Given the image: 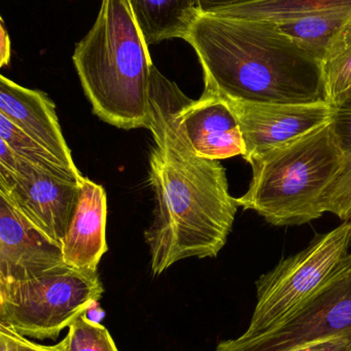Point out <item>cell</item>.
I'll return each instance as SVG.
<instances>
[{
	"label": "cell",
	"instance_id": "1",
	"mask_svg": "<svg viewBox=\"0 0 351 351\" xmlns=\"http://www.w3.org/2000/svg\"><path fill=\"white\" fill-rule=\"evenodd\" d=\"M154 147L150 156L154 220L146 232L154 276L188 258H216L232 230L239 206L220 160L194 154L177 112L188 97L155 66L150 74Z\"/></svg>",
	"mask_w": 351,
	"mask_h": 351
},
{
	"label": "cell",
	"instance_id": "2",
	"mask_svg": "<svg viewBox=\"0 0 351 351\" xmlns=\"http://www.w3.org/2000/svg\"><path fill=\"white\" fill-rule=\"evenodd\" d=\"M185 40L201 64L205 93L261 104L328 102L323 63L275 23L200 14Z\"/></svg>",
	"mask_w": 351,
	"mask_h": 351
},
{
	"label": "cell",
	"instance_id": "3",
	"mask_svg": "<svg viewBox=\"0 0 351 351\" xmlns=\"http://www.w3.org/2000/svg\"><path fill=\"white\" fill-rule=\"evenodd\" d=\"M93 112L123 130L152 123L148 45L128 0H102L96 21L72 56Z\"/></svg>",
	"mask_w": 351,
	"mask_h": 351
},
{
	"label": "cell",
	"instance_id": "4",
	"mask_svg": "<svg viewBox=\"0 0 351 351\" xmlns=\"http://www.w3.org/2000/svg\"><path fill=\"white\" fill-rule=\"evenodd\" d=\"M344 158L328 123L253 160L249 189L237 204L274 226L317 220L325 214L321 197L341 171Z\"/></svg>",
	"mask_w": 351,
	"mask_h": 351
},
{
	"label": "cell",
	"instance_id": "5",
	"mask_svg": "<svg viewBox=\"0 0 351 351\" xmlns=\"http://www.w3.org/2000/svg\"><path fill=\"white\" fill-rule=\"evenodd\" d=\"M103 292L98 271L67 264L24 280L0 282V323L25 337L56 340Z\"/></svg>",
	"mask_w": 351,
	"mask_h": 351
},
{
	"label": "cell",
	"instance_id": "6",
	"mask_svg": "<svg viewBox=\"0 0 351 351\" xmlns=\"http://www.w3.org/2000/svg\"><path fill=\"white\" fill-rule=\"evenodd\" d=\"M351 245V224L315 235L308 247L282 260L256 282L257 305L242 337L261 335L290 317L327 282Z\"/></svg>",
	"mask_w": 351,
	"mask_h": 351
},
{
	"label": "cell",
	"instance_id": "7",
	"mask_svg": "<svg viewBox=\"0 0 351 351\" xmlns=\"http://www.w3.org/2000/svg\"><path fill=\"white\" fill-rule=\"evenodd\" d=\"M351 333V253L290 317L261 335L226 340L216 351H290Z\"/></svg>",
	"mask_w": 351,
	"mask_h": 351
},
{
	"label": "cell",
	"instance_id": "8",
	"mask_svg": "<svg viewBox=\"0 0 351 351\" xmlns=\"http://www.w3.org/2000/svg\"><path fill=\"white\" fill-rule=\"evenodd\" d=\"M0 193L62 247L80 196V182L39 168L0 139Z\"/></svg>",
	"mask_w": 351,
	"mask_h": 351
},
{
	"label": "cell",
	"instance_id": "9",
	"mask_svg": "<svg viewBox=\"0 0 351 351\" xmlns=\"http://www.w3.org/2000/svg\"><path fill=\"white\" fill-rule=\"evenodd\" d=\"M227 100V99H225ZM242 135L243 160L249 165L271 150L291 143L331 123L334 106L313 104H261L227 100Z\"/></svg>",
	"mask_w": 351,
	"mask_h": 351
},
{
	"label": "cell",
	"instance_id": "10",
	"mask_svg": "<svg viewBox=\"0 0 351 351\" xmlns=\"http://www.w3.org/2000/svg\"><path fill=\"white\" fill-rule=\"evenodd\" d=\"M62 264L61 247L0 193V282L24 280Z\"/></svg>",
	"mask_w": 351,
	"mask_h": 351
},
{
	"label": "cell",
	"instance_id": "11",
	"mask_svg": "<svg viewBox=\"0 0 351 351\" xmlns=\"http://www.w3.org/2000/svg\"><path fill=\"white\" fill-rule=\"evenodd\" d=\"M177 121L199 158L222 160L245 154L238 119L224 98L205 92L198 100L188 98L177 112Z\"/></svg>",
	"mask_w": 351,
	"mask_h": 351
},
{
	"label": "cell",
	"instance_id": "12",
	"mask_svg": "<svg viewBox=\"0 0 351 351\" xmlns=\"http://www.w3.org/2000/svg\"><path fill=\"white\" fill-rule=\"evenodd\" d=\"M0 113L52 152L62 164L82 176L62 133L53 101L45 93L30 90L0 76Z\"/></svg>",
	"mask_w": 351,
	"mask_h": 351
},
{
	"label": "cell",
	"instance_id": "13",
	"mask_svg": "<svg viewBox=\"0 0 351 351\" xmlns=\"http://www.w3.org/2000/svg\"><path fill=\"white\" fill-rule=\"evenodd\" d=\"M107 198L104 188L84 177L73 216L62 241L65 264L86 271H98L109 251L106 241Z\"/></svg>",
	"mask_w": 351,
	"mask_h": 351
},
{
	"label": "cell",
	"instance_id": "14",
	"mask_svg": "<svg viewBox=\"0 0 351 351\" xmlns=\"http://www.w3.org/2000/svg\"><path fill=\"white\" fill-rule=\"evenodd\" d=\"M134 19L148 45L185 40L199 16L194 0H128Z\"/></svg>",
	"mask_w": 351,
	"mask_h": 351
},
{
	"label": "cell",
	"instance_id": "15",
	"mask_svg": "<svg viewBox=\"0 0 351 351\" xmlns=\"http://www.w3.org/2000/svg\"><path fill=\"white\" fill-rule=\"evenodd\" d=\"M350 23L351 8H346L278 25L303 51L323 63L334 39Z\"/></svg>",
	"mask_w": 351,
	"mask_h": 351
},
{
	"label": "cell",
	"instance_id": "16",
	"mask_svg": "<svg viewBox=\"0 0 351 351\" xmlns=\"http://www.w3.org/2000/svg\"><path fill=\"white\" fill-rule=\"evenodd\" d=\"M346 8H351V0H258L214 14L280 24Z\"/></svg>",
	"mask_w": 351,
	"mask_h": 351
},
{
	"label": "cell",
	"instance_id": "17",
	"mask_svg": "<svg viewBox=\"0 0 351 351\" xmlns=\"http://www.w3.org/2000/svg\"><path fill=\"white\" fill-rule=\"evenodd\" d=\"M327 101L336 107L351 84V23L337 35L323 61Z\"/></svg>",
	"mask_w": 351,
	"mask_h": 351
},
{
	"label": "cell",
	"instance_id": "18",
	"mask_svg": "<svg viewBox=\"0 0 351 351\" xmlns=\"http://www.w3.org/2000/svg\"><path fill=\"white\" fill-rule=\"evenodd\" d=\"M0 139L6 142V144L10 146L16 154L47 172L53 173L60 177L68 178L76 182L82 181L84 178V176L74 174L72 171L66 168L61 160L56 158L49 150L29 137L1 113H0Z\"/></svg>",
	"mask_w": 351,
	"mask_h": 351
},
{
	"label": "cell",
	"instance_id": "19",
	"mask_svg": "<svg viewBox=\"0 0 351 351\" xmlns=\"http://www.w3.org/2000/svg\"><path fill=\"white\" fill-rule=\"evenodd\" d=\"M66 351H119L109 330L82 313L71 325L61 341Z\"/></svg>",
	"mask_w": 351,
	"mask_h": 351
},
{
	"label": "cell",
	"instance_id": "20",
	"mask_svg": "<svg viewBox=\"0 0 351 351\" xmlns=\"http://www.w3.org/2000/svg\"><path fill=\"white\" fill-rule=\"evenodd\" d=\"M321 208L351 224V156H346L341 171L324 193Z\"/></svg>",
	"mask_w": 351,
	"mask_h": 351
},
{
	"label": "cell",
	"instance_id": "21",
	"mask_svg": "<svg viewBox=\"0 0 351 351\" xmlns=\"http://www.w3.org/2000/svg\"><path fill=\"white\" fill-rule=\"evenodd\" d=\"M332 131L346 156H351V97L334 107Z\"/></svg>",
	"mask_w": 351,
	"mask_h": 351
},
{
	"label": "cell",
	"instance_id": "22",
	"mask_svg": "<svg viewBox=\"0 0 351 351\" xmlns=\"http://www.w3.org/2000/svg\"><path fill=\"white\" fill-rule=\"evenodd\" d=\"M290 351H351V333Z\"/></svg>",
	"mask_w": 351,
	"mask_h": 351
},
{
	"label": "cell",
	"instance_id": "23",
	"mask_svg": "<svg viewBox=\"0 0 351 351\" xmlns=\"http://www.w3.org/2000/svg\"><path fill=\"white\" fill-rule=\"evenodd\" d=\"M258 0H194L199 14H214L218 12Z\"/></svg>",
	"mask_w": 351,
	"mask_h": 351
},
{
	"label": "cell",
	"instance_id": "24",
	"mask_svg": "<svg viewBox=\"0 0 351 351\" xmlns=\"http://www.w3.org/2000/svg\"><path fill=\"white\" fill-rule=\"evenodd\" d=\"M18 332L6 324L0 323V351H19Z\"/></svg>",
	"mask_w": 351,
	"mask_h": 351
},
{
	"label": "cell",
	"instance_id": "25",
	"mask_svg": "<svg viewBox=\"0 0 351 351\" xmlns=\"http://www.w3.org/2000/svg\"><path fill=\"white\" fill-rule=\"evenodd\" d=\"M10 39L3 20H0V66L8 65L10 61Z\"/></svg>",
	"mask_w": 351,
	"mask_h": 351
},
{
	"label": "cell",
	"instance_id": "26",
	"mask_svg": "<svg viewBox=\"0 0 351 351\" xmlns=\"http://www.w3.org/2000/svg\"><path fill=\"white\" fill-rule=\"evenodd\" d=\"M19 351H66L61 342L53 346H41L27 339L25 336L18 333Z\"/></svg>",
	"mask_w": 351,
	"mask_h": 351
}]
</instances>
